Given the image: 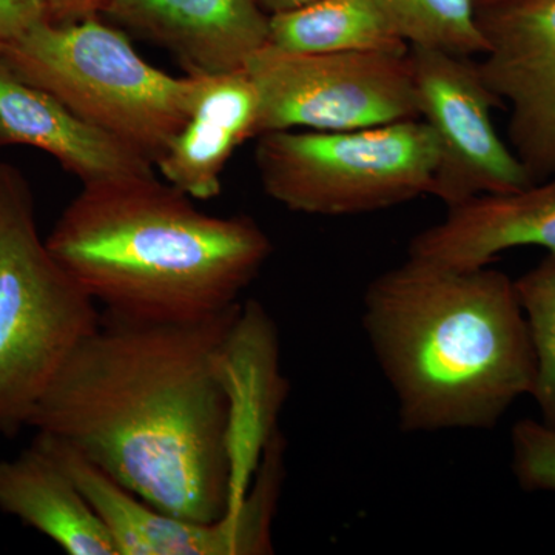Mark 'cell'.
<instances>
[{
  "mask_svg": "<svg viewBox=\"0 0 555 555\" xmlns=\"http://www.w3.org/2000/svg\"><path fill=\"white\" fill-rule=\"evenodd\" d=\"M243 302L185 323L101 313L28 427L170 516L219 520L246 496L235 338Z\"/></svg>",
  "mask_w": 555,
  "mask_h": 555,
  "instance_id": "1",
  "label": "cell"
},
{
  "mask_svg": "<svg viewBox=\"0 0 555 555\" xmlns=\"http://www.w3.org/2000/svg\"><path fill=\"white\" fill-rule=\"evenodd\" d=\"M363 326L401 429H489L531 396L537 363L516 281L408 257L371 281Z\"/></svg>",
  "mask_w": 555,
  "mask_h": 555,
  "instance_id": "2",
  "label": "cell"
},
{
  "mask_svg": "<svg viewBox=\"0 0 555 555\" xmlns=\"http://www.w3.org/2000/svg\"><path fill=\"white\" fill-rule=\"evenodd\" d=\"M193 201L155 175L82 185L47 247L104 313L204 320L238 305L273 246L255 219L210 215Z\"/></svg>",
  "mask_w": 555,
  "mask_h": 555,
  "instance_id": "3",
  "label": "cell"
},
{
  "mask_svg": "<svg viewBox=\"0 0 555 555\" xmlns=\"http://www.w3.org/2000/svg\"><path fill=\"white\" fill-rule=\"evenodd\" d=\"M0 61L153 166L189 118L195 78L153 67L126 31L100 16L73 24L42 17L3 47Z\"/></svg>",
  "mask_w": 555,
  "mask_h": 555,
  "instance_id": "4",
  "label": "cell"
},
{
  "mask_svg": "<svg viewBox=\"0 0 555 555\" xmlns=\"http://www.w3.org/2000/svg\"><path fill=\"white\" fill-rule=\"evenodd\" d=\"M101 321L47 247L20 170L0 163V436L28 427L51 382Z\"/></svg>",
  "mask_w": 555,
  "mask_h": 555,
  "instance_id": "5",
  "label": "cell"
},
{
  "mask_svg": "<svg viewBox=\"0 0 555 555\" xmlns=\"http://www.w3.org/2000/svg\"><path fill=\"white\" fill-rule=\"evenodd\" d=\"M436 138L422 119L347 131H269L257 138L262 189L315 217H353L430 195Z\"/></svg>",
  "mask_w": 555,
  "mask_h": 555,
  "instance_id": "6",
  "label": "cell"
},
{
  "mask_svg": "<svg viewBox=\"0 0 555 555\" xmlns=\"http://www.w3.org/2000/svg\"><path fill=\"white\" fill-rule=\"evenodd\" d=\"M257 86L258 137L269 131H347L420 119L408 53H291L268 46L247 62Z\"/></svg>",
  "mask_w": 555,
  "mask_h": 555,
  "instance_id": "7",
  "label": "cell"
},
{
  "mask_svg": "<svg viewBox=\"0 0 555 555\" xmlns=\"http://www.w3.org/2000/svg\"><path fill=\"white\" fill-rule=\"evenodd\" d=\"M420 119L436 138L438 160L430 195L454 207L481 195L534 184L511 145L496 133L500 105L477 62L425 47H409Z\"/></svg>",
  "mask_w": 555,
  "mask_h": 555,
  "instance_id": "8",
  "label": "cell"
},
{
  "mask_svg": "<svg viewBox=\"0 0 555 555\" xmlns=\"http://www.w3.org/2000/svg\"><path fill=\"white\" fill-rule=\"evenodd\" d=\"M36 437L82 489L118 555H261L273 551L272 518L283 467L278 440L269 444L257 480L240 505L219 520L198 524L150 506L56 438L40 433Z\"/></svg>",
  "mask_w": 555,
  "mask_h": 555,
  "instance_id": "9",
  "label": "cell"
},
{
  "mask_svg": "<svg viewBox=\"0 0 555 555\" xmlns=\"http://www.w3.org/2000/svg\"><path fill=\"white\" fill-rule=\"evenodd\" d=\"M477 20L478 69L509 105V145L535 184L555 175V0H507L478 9Z\"/></svg>",
  "mask_w": 555,
  "mask_h": 555,
  "instance_id": "10",
  "label": "cell"
},
{
  "mask_svg": "<svg viewBox=\"0 0 555 555\" xmlns=\"http://www.w3.org/2000/svg\"><path fill=\"white\" fill-rule=\"evenodd\" d=\"M105 16L169 50L190 76L238 72L269 43L258 0H113Z\"/></svg>",
  "mask_w": 555,
  "mask_h": 555,
  "instance_id": "11",
  "label": "cell"
},
{
  "mask_svg": "<svg viewBox=\"0 0 555 555\" xmlns=\"http://www.w3.org/2000/svg\"><path fill=\"white\" fill-rule=\"evenodd\" d=\"M535 246L555 257V175L499 195L449 207L443 221L420 232L408 257L452 269L486 268L503 251Z\"/></svg>",
  "mask_w": 555,
  "mask_h": 555,
  "instance_id": "12",
  "label": "cell"
},
{
  "mask_svg": "<svg viewBox=\"0 0 555 555\" xmlns=\"http://www.w3.org/2000/svg\"><path fill=\"white\" fill-rule=\"evenodd\" d=\"M13 144L49 153L82 185L155 175L137 150L79 118L0 61V147Z\"/></svg>",
  "mask_w": 555,
  "mask_h": 555,
  "instance_id": "13",
  "label": "cell"
},
{
  "mask_svg": "<svg viewBox=\"0 0 555 555\" xmlns=\"http://www.w3.org/2000/svg\"><path fill=\"white\" fill-rule=\"evenodd\" d=\"M193 78L189 118L155 166L190 198L208 201L221 193L236 149L258 138L261 102L246 68Z\"/></svg>",
  "mask_w": 555,
  "mask_h": 555,
  "instance_id": "14",
  "label": "cell"
},
{
  "mask_svg": "<svg viewBox=\"0 0 555 555\" xmlns=\"http://www.w3.org/2000/svg\"><path fill=\"white\" fill-rule=\"evenodd\" d=\"M0 511L69 555H118L100 514L38 437L20 455L0 460Z\"/></svg>",
  "mask_w": 555,
  "mask_h": 555,
  "instance_id": "15",
  "label": "cell"
},
{
  "mask_svg": "<svg viewBox=\"0 0 555 555\" xmlns=\"http://www.w3.org/2000/svg\"><path fill=\"white\" fill-rule=\"evenodd\" d=\"M269 43L291 53L409 51V43L375 0H317L273 14Z\"/></svg>",
  "mask_w": 555,
  "mask_h": 555,
  "instance_id": "16",
  "label": "cell"
},
{
  "mask_svg": "<svg viewBox=\"0 0 555 555\" xmlns=\"http://www.w3.org/2000/svg\"><path fill=\"white\" fill-rule=\"evenodd\" d=\"M409 47L459 56L483 54L486 39L474 0H375Z\"/></svg>",
  "mask_w": 555,
  "mask_h": 555,
  "instance_id": "17",
  "label": "cell"
},
{
  "mask_svg": "<svg viewBox=\"0 0 555 555\" xmlns=\"http://www.w3.org/2000/svg\"><path fill=\"white\" fill-rule=\"evenodd\" d=\"M514 281L534 346L537 374L531 397L542 422L555 427V257L547 255Z\"/></svg>",
  "mask_w": 555,
  "mask_h": 555,
  "instance_id": "18",
  "label": "cell"
},
{
  "mask_svg": "<svg viewBox=\"0 0 555 555\" xmlns=\"http://www.w3.org/2000/svg\"><path fill=\"white\" fill-rule=\"evenodd\" d=\"M513 470L526 491L555 492V427L521 420L511 433Z\"/></svg>",
  "mask_w": 555,
  "mask_h": 555,
  "instance_id": "19",
  "label": "cell"
},
{
  "mask_svg": "<svg viewBox=\"0 0 555 555\" xmlns=\"http://www.w3.org/2000/svg\"><path fill=\"white\" fill-rule=\"evenodd\" d=\"M42 17L43 0H0V51Z\"/></svg>",
  "mask_w": 555,
  "mask_h": 555,
  "instance_id": "20",
  "label": "cell"
},
{
  "mask_svg": "<svg viewBox=\"0 0 555 555\" xmlns=\"http://www.w3.org/2000/svg\"><path fill=\"white\" fill-rule=\"evenodd\" d=\"M113 0H43L46 17L53 24H73L98 17Z\"/></svg>",
  "mask_w": 555,
  "mask_h": 555,
  "instance_id": "21",
  "label": "cell"
},
{
  "mask_svg": "<svg viewBox=\"0 0 555 555\" xmlns=\"http://www.w3.org/2000/svg\"><path fill=\"white\" fill-rule=\"evenodd\" d=\"M258 2L269 16H273V14L302 9L317 0H258Z\"/></svg>",
  "mask_w": 555,
  "mask_h": 555,
  "instance_id": "22",
  "label": "cell"
},
{
  "mask_svg": "<svg viewBox=\"0 0 555 555\" xmlns=\"http://www.w3.org/2000/svg\"><path fill=\"white\" fill-rule=\"evenodd\" d=\"M478 9H485V7L496 5V3L507 2V0H474Z\"/></svg>",
  "mask_w": 555,
  "mask_h": 555,
  "instance_id": "23",
  "label": "cell"
}]
</instances>
